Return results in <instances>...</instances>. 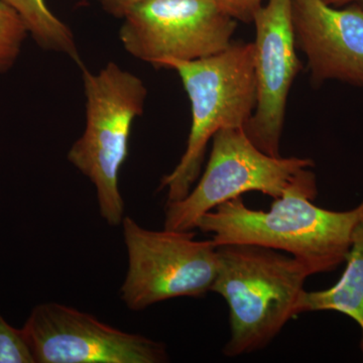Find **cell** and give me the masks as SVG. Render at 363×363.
<instances>
[{
	"label": "cell",
	"instance_id": "cell-1",
	"mask_svg": "<svg viewBox=\"0 0 363 363\" xmlns=\"http://www.w3.org/2000/svg\"><path fill=\"white\" fill-rule=\"evenodd\" d=\"M310 169L296 176L269 211L250 209L238 197L203 215L197 228L211 233L217 247L260 245L289 253L311 274L334 271L346 262L353 231L363 218V201L344 212L316 206V176Z\"/></svg>",
	"mask_w": 363,
	"mask_h": 363
},
{
	"label": "cell",
	"instance_id": "cell-2",
	"mask_svg": "<svg viewBox=\"0 0 363 363\" xmlns=\"http://www.w3.org/2000/svg\"><path fill=\"white\" fill-rule=\"evenodd\" d=\"M218 272L211 292L229 306L231 336L223 352L235 357L262 350L302 314L311 272L292 255L255 245L217 247Z\"/></svg>",
	"mask_w": 363,
	"mask_h": 363
},
{
	"label": "cell",
	"instance_id": "cell-3",
	"mask_svg": "<svg viewBox=\"0 0 363 363\" xmlns=\"http://www.w3.org/2000/svg\"><path fill=\"white\" fill-rule=\"evenodd\" d=\"M255 44L233 43L225 51L206 58L168 60L160 68L173 69L180 76L192 109L187 147L160 189L168 193L167 203L183 199L201 173L208 143L222 128H243L257 105Z\"/></svg>",
	"mask_w": 363,
	"mask_h": 363
},
{
	"label": "cell",
	"instance_id": "cell-4",
	"mask_svg": "<svg viewBox=\"0 0 363 363\" xmlns=\"http://www.w3.org/2000/svg\"><path fill=\"white\" fill-rule=\"evenodd\" d=\"M86 96L84 133L68 152L69 162L96 190L100 215L111 226L123 223L119 173L128 156L131 125L143 114L147 90L138 76L113 62L94 74L81 67Z\"/></svg>",
	"mask_w": 363,
	"mask_h": 363
},
{
	"label": "cell",
	"instance_id": "cell-5",
	"mask_svg": "<svg viewBox=\"0 0 363 363\" xmlns=\"http://www.w3.org/2000/svg\"><path fill=\"white\" fill-rule=\"evenodd\" d=\"M121 224L128 271L121 297L131 311L211 291L218 272L213 240H196L193 230H150L128 216Z\"/></svg>",
	"mask_w": 363,
	"mask_h": 363
},
{
	"label": "cell",
	"instance_id": "cell-6",
	"mask_svg": "<svg viewBox=\"0 0 363 363\" xmlns=\"http://www.w3.org/2000/svg\"><path fill=\"white\" fill-rule=\"evenodd\" d=\"M206 169L197 185L179 201L167 203L164 228L191 231L203 215L247 192L281 197L310 159L272 157L260 150L243 128H227L212 138Z\"/></svg>",
	"mask_w": 363,
	"mask_h": 363
},
{
	"label": "cell",
	"instance_id": "cell-7",
	"mask_svg": "<svg viewBox=\"0 0 363 363\" xmlns=\"http://www.w3.org/2000/svg\"><path fill=\"white\" fill-rule=\"evenodd\" d=\"M119 39L131 56L160 68L225 51L238 21L215 0H145L123 18Z\"/></svg>",
	"mask_w": 363,
	"mask_h": 363
},
{
	"label": "cell",
	"instance_id": "cell-8",
	"mask_svg": "<svg viewBox=\"0 0 363 363\" xmlns=\"http://www.w3.org/2000/svg\"><path fill=\"white\" fill-rule=\"evenodd\" d=\"M23 330L35 363H162L166 346L60 303L33 308Z\"/></svg>",
	"mask_w": 363,
	"mask_h": 363
},
{
	"label": "cell",
	"instance_id": "cell-9",
	"mask_svg": "<svg viewBox=\"0 0 363 363\" xmlns=\"http://www.w3.org/2000/svg\"><path fill=\"white\" fill-rule=\"evenodd\" d=\"M257 105L245 130L262 152L279 157L286 101L302 69L291 13V0H267L253 18Z\"/></svg>",
	"mask_w": 363,
	"mask_h": 363
},
{
	"label": "cell",
	"instance_id": "cell-10",
	"mask_svg": "<svg viewBox=\"0 0 363 363\" xmlns=\"http://www.w3.org/2000/svg\"><path fill=\"white\" fill-rule=\"evenodd\" d=\"M296 44L308 59L313 83L336 80L363 88V6L291 0Z\"/></svg>",
	"mask_w": 363,
	"mask_h": 363
},
{
	"label": "cell",
	"instance_id": "cell-11",
	"mask_svg": "<svg viewBox=\"0 0 363 363\" xmlns=\"http://www.w3.org/2000/svg\"><path fill=\"white\" fill-rule=\"evenodd\" d=\"M345 271L328 290L305 292L301 311H336L354 320L362 331L363 354V218L353 231Z\"/></svg>",
	"mask_w": 363,
	"mask_h": 363
},
{
	"label": "cell",
	"instance_id": "cell-12",
	"mask_svg": "<svg viewBox=\"0 0 363 363\" xmlns=\"http://www.w3.org/2000/svg\"><path fill=\"white\" fill-rule=\"evenodd\" d=\"M13 7L28 33L43 49L66 54L79 67L83 65L70 28L50 11L45 0H2Z\"/></svg>",
	"mask_w": 363,
	"mask_h": 363
},
{
	"label": "cell",
	"instance_id": "cell-13",
	"mask_svg": "<svg viewBox=\"0 0 363 363\" xmlns=\"http://www.w3.org/2000/svg\"><path fill=\"white\" fill-rule=\"evenodd\" d=\"M28 33L20 14L0 0V72L9 70L13 65Z\"/></svg>",
	"mask_w": 363,
	"mask_h": 363
},
{
	"label": "cell",
	"instance_id": "cell-14",
	"mask_svg": "<svg viewBox=\"0 0 363 363\" xmlns=\"http://www.w3.org/2000/svg\"><path fill=\"white\" fill-rule=\"evenodd\" d=\"M0 363H35L23 328H16L0 315Z\"/></svg>",
	"mask_w": 363,
	"mask_h": 363
},
{
	"label": "cell",
	"instance_id": "cell-15",
	"mask_svg": "<svg viewBox=\"0 0 363 363\" xmlns=\"http://www.w3.org/2000/svg\"><path fill=\"white\" fill-rule=\"evenodd\" d=\"M223 11L236 21L252 23L255 13L262 6V0H215Z\"/></svg>",
	"mask_w": 363,
	"mask_h": 363
},
{
	"label": "cell",
	"instance_id": "cell-16",
	"mask_svg": "<svg viewBox=\"0 0 363 363\" xmlns=\"http://www.w3.org/2000/svg\"><path fill=\"white\" fill-rule=\"evenodd\" d=\"M102 9L114 18H123L131 9L145 0H97Z\"/></svg>",
	"mask_w": 363,
	"mask_h": 363
},
{
	"label": "cell",
	"instance_id": "cell-17",
	"mask_svg": "<svg viewBox=\"0 0 363 363\" xmlns=\"http://www.w3.org/2000/svg\"><path fill=\"white\" fill-rule=\"evenodd\" d=\"M329 6L335 7H344L357 4V6H363V0H324Z\"/></svg>",
	"mask_w": 363,
	"mask_h": 363
}]
</instances>
